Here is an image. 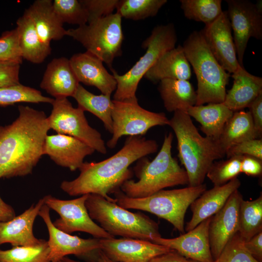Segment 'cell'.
Segmentation results:
<instances>
[{
	"label": "cell",
	"instance_id": "1",
	"mask_svg": "<svg viewBox=\"0 0 262 262\" xmlns=\"http://www.w3.org/2000/svg\"><path fill=\"white\" fill-rule=\"evenodd\" d=\"M18 111L14 122L0 126V178L31 174L44 155L48 117L28 106L19 105Z\"/></svg>",
	"mask_w": 262,
	"mask_h": 262
},
{
	"label": "cell",
	"instance_id": "2",
	"mask_svg": "<svg viewBox=\"0 0 262 262\" xmlns=\"http://www.w3.org/2000/svg\"><path fill=\"white\" fill-rule=\"evenodd\" d=\"M158 144L142 136H130L123 147L111 157L99 162H84L75 179L63 181L61 189L71 196L99 195L116 202L109 195L119 191L123 183L132 175L129 166L133 163L157 151Z\"/></svg>",
	"mask_w": 262,
	"mask_h": 262
},
{
	"label": "cell",
	"instance_id": "3",
	"mask_svg": "<svg viewBox=\"0 0 262 262\" xmlns=\"http://www.w3.org/2000/svg\"><path fill=\"white\" fill-rule=\"evenodd\" d=\"M168 125L177 138L178 157L187 173L188 186L203 184L212 164L225 156L218 141L202 136L183 111L174 112Z\"/></svg>",
	"mask_w": 262,
	"mask_h": 262
},
{
	"label": "cell",
	"instance_id": "4",
	"mask_svg": "<svg viewBox=\"0 0 262 262\" xmlns=\"http://www.w3.org/2000/svg\"><path fill=\"white\" fill-rule=\"evenodd\" d=\"M172 133L165 135L162 146L153 160L144 158L137 167V181L128 180L120 187L124 195L131 198L150 196L164 188L179 185H188L185 170L171 153Z\"/></svg>",
	"mask_w": 262,
	"mask_h": 262
},
{
	"label": "cell",
	"instance_id": "5",
	"mask_svg": "<svg viewBox=\"0 0 262 262\" xmlns=\"http://www.w3.org/2000/svg\"><path fill=\"white\" fill-rule=\"evenodd\" d=\"M182 47L197 79L196 105L223 103L230 75L214 57L200 31L192 32Z\"/></svg>",
	"mask_w": 262,
	"mask_h": 262
},
{
	"label": "cell",
	"instance_id": "6",
	"mask_svg": "<svg viewBox=\"0 0 262 262\" xmlns=\"http://www.w3.org/2000/svg\"><path fill=\"white\" fill-rule=\"evenodd\" d=\"M85 206L92 220L115 237L152 242L161 237L158 224L146 214L132 213L96 194H88Z\"/></svg>",
	"mask_w": 262,
	"mask_h": 262
},
{
	"label": "cell",
	"instance_id": "7",
	"mask_svg": "<svg viewBox=\"0 0 262 262\" xmlns=\"http://www.w3.org/2000/svg\"><path fill=\"white\" fill-rule=\"evenodd\" d=\"M206 190V184L173 190H162L144 198L126 196L120 191L116 194V204L126 209H136L150 213L170 223L184 233V216L192 203Z\"/></svg>",
	"mask_w": 262,
	"mask_h": 262
},
{
	"label": "cell",
	"instance_id": "8",
	"mask_svg": "<svg viewBox=\"0 0 262 262\" xmlns=\"http://www.w3.org/2000/svg\"><path fill=\"white\" fill-rule=\"evenodd\" d=\"M177 36L172 23L158 25L142 44L145 54L123 75L111 69L117 82L114 99L117 101L137 98L136 92L141 79L165 52L175 47Z\"/></svg>",
	"mask_w": 262,
	"mask_h": 262
},
{
	"label": "cell",
	"instance_id": "9",
	"mask_svg": "<svg viewBox=\"0 0 262 262\" xmlns=\"http://www.w3.org/2000/svg\"><path fill=\"white\" fill-rule=\"evenodd\" d=\"M122 17L118 13L97 19L76 29L66 31V35L80 42L112 69L115 58L122 54L124 39Z\"/></svg>",
	"mask_w": 262,
	"mask_h": 262
},
{
	"label": "cell",
	"instance_id": "10",
	"mask_svg": "<svg viewBox=\"0 0 262 262\" xmlns=\"http://www.w3.org/2000/svg\"><path fill=\"white\" fill-rule=\"evenodd\" d=\"M112 136L107 143L114 148L123 136H142L151 128L168 125L169 120L164 113H155L143 108L137 98L117 101L113 100Z\"/></svg>",
	"mask_w": 262,
	"mask_h": 262
},
{
	"label": "cell",
	"instance_id": "11",
	"mask_svg": "<svg viewBox=\"0 0 262 262\" xmlns=\"http://www.w3.org/2000/svg\"><path fill=\"white\" fill-rule=\"evenodd\" d=\"M51 104V113L48 117L50 129L76 138L102 154L107 153L100 133L89 125L84 111L74 108L67 98H55Z\"/></svg>",
	"mask_w": 262,
	"mask_h": 262
},
{
	"label": "cell",
	"instance_id": "12",
	"mask_svg": "<svg viewBox=\"0 0 262 262\" xmlns=\"http://www.w3.org/2000/svg\"><path fill=\"white\" fill-rule=\"evenodd\" d=\"M88 194L71 200H62L48 195L43 197L44 204L55 211L60 217L53 222L59 230L70 234L82 231L98 239L115 238L90 217L85 206Z\"/></svg>",
	"mask_w": 262,
	"mask_h": 262
},
{
	"label": "cell",
	"instance_id": "13",
	"mask_svg": "<svg viewBox=\"0 0 262 262\" xmlns=\"http://www.w3.org/2000/svg\"><path fill=\"white\" fill-rule=\"evenodd\" d=\"M226 1L237 59L240 66H244V56L249 39H262V7L246 0Z\"/></svg>",
	"mask_w": 262,
	"mask_h": 262
},
{
	"label": "cell",
	"instance_id": "14",
	"mask_svg": "<svg viewBox=\"0 0 262 262\" xmlns=\"http://www.w3.org/2000/svg\"><path fill=\"white\" fill-rule=\"evenodd\" d=\"M49 211L50 209L44 204L38 215L42 218L48 230L50 262H59L70 254L87 259L88 262H96L100 250V239H83L59 230L54 226Z\"/></svg>",
	"mask_w": 262,
	"mask_h": 262
},
{
	"label": "cell",
	"instance_id": "15",
	"mask_svg": "<svg viewBox=\"0 0 262 262\" xmlns=\"http://www.w3.org/2000/svg\"><path fill=\"white\" fill-rule=\"evenodd\" d=\"M231 28L227 12L223 11L200 32L211 52L229 73H233L240 65L238 62Z\"/></svg>",
	"mask_w": 262,
	"mask_h": 262
},
{
	"label": "cell",
	"instance_id": "16",
	"mask_svg": "<svg viewBox=\"0 0 262 262\" xmlns=\"http://www.w3.org/2000/svg\"><path fill=\"white\" fill-rule=\"evenodd\" d=\"M242 198L238 190H235L222 208L212 217L209 227V240L213 261L239 231V205Z\"/></svg>",
	"mask_w": 262,
	"mask_h": 262
},
{
	"label": "cell",
	"instance_id": "17",
	"mask_svg": "<svg viewBox=\"0 0 262 262\" xmlns=\"http://www.w3.org/2000/svg\"><path fill=\"white\" fill-rule=\"evenodd\" d=\"M100 250L115 262H148L172 249L150 241L130 238L100 239Z\"/></svg>",
	"mask_w": 262,
	"mask_h": 262
},
{
	"label": "cell",
	"instance_id": "18",
	"mask_svg": "<svg viewBox=\"0 0 262 262\" xmlns=\"http://www.w3.org/2000/svg\"><path fill=\"white\" fill-rule=\"evenodd\" d=\"M212 217L179 237L170 239L160 237L151 242L174 250L187 259L213 262L209 240V227Z\"/></svg>",
	"mask_w": 262,
	"mask_h": 262
},
{
	"label": "cell",
	"instance_id": "19",
	"mask_svg": "<svg viewBox=\"0 0 262 262\" xmlns=\"http://www.w3.org/2000/svg\"><path fill=\"white\" fill-rule=\"evenodd\" d=\"M94 151L89 146L76 138L58 133L47 136L44 155H48L57 165L75 171L82 165L85 157Z\"/></svg>",
	"mask_w": 262,
	"mask_h": 262
},
{
	"label": "cell",
	"instance_id": "20",
	"mask_svg": "<svg viewBox=\"0 0 262 262\" xmlns=\"http://www.w3.org/2000/svg\"><path fill=\"white\" fill-rule=\"evenodd\" d=\"M69 62L79 82L94 86L106 95L111 96L115 91L116 81L98 57L86 51L74 54Z\"/></svg>",
	"mask_w": 262,
	"mask_h": 262
},
{
	"label": "cell",
	"instance_id": "21",
	"mask_svg": "<svg viewBox=\"0 0 262 262\" xmlns=\"http://www.w3.org/2000/svg\"><path fill=\"white\" fill-rule=\"evenodd\" d=\"M44 204L43 198L20 215L6 222H0V246L10 243L13 246L38 245L42 239L35 237L33 226L35 219Z\"/></svg>",
	"mask_w": 262,
	"mask_h": 262
},
{
	"label": "cell",
	"instance_id": "22",
	"mask_svg": "<svg viewBox=\"0 0 262 262\" xmlns=\"http://www.w3.org/2000/svg\"><path fill=\"white\" fill-rule=\"evenodd\" d=\"M240 186V180L235 178L224 185L214 186L209 190H206L190 206L193 213L191 219L186 224V230L190 231L203 220L217 213Z\"/></svg>",
	"mask_w": 262,
	"mask_h": 262
},
{
	"label": "cell",
	"instance_id": "23",
	"mask_svg": "<svg viewBox=\"0 0 262 262\" xmlns=\"http://www.w3.org/2000/svg\"><path fill=\"white\" fill-rule=\"evenodd\" d=\"M79 84L69 59L62 57L48 64L40 86L55 98L72 97Z\"/></svg>",
	"mask_w": 262,
	"mask_h": 262
},
{
	"label": "cell",
	"instance_id": "24",
	"mask_svg": "<svg viewBox=\"0 0 262 262\" xmlns=\"http://www.w3.org/2000/svg\"><path fill=\"white\" fill-rule=\"evenodd\" d=\"M231 77L233 85L226 92L223 103L233 112L241 111L262 93V78L249 73L240 65Z\"/></svg>",
	"mask_w": 262,
	"mask_h": 262
},
{
	"label": "cell",
	"instance_id": "25",
	"mask_svg": "<svg viewBox=\"0 0 262 262\" xmlns=\"http://www.w3.org/2000/svg\"><path fill=\"white\" fill-rule=\"evenodd\" d=\"M33 20L37 33L45 44L66 35L63 23L55 12L51 0H36L25 10Z\"/></svg>",
	"mask_w": 262,
	"mask_h": 262
},
{
	"label": "cell",
	"instance_id": "26",
	"mask_svg": "<svg viewBox=\"0 0 262 262\" xmlns=\"http://www.w3.org/2000/svg\"><path fill=\"white\" fill-rule=\"evenodd\" d=\"M192 75L190 64L182 46L179 45L164 53L144 77L153 82L165 79L188 80Z\"/></svg>",
	"mask_w": 262,
	"mask_h": 262
},
{
	"label": "cell",
	"instance_id": "27",
	"mask_svg": "<svg viewBox=\"0 0 262 262\" xmlns=\"http://www.w3.org/2000/svg\"><path fill=\"white\" fill-rule=\"evenodd\" d=\"M16 23L19 46L23 59L34 64L43 62L51 53V47L40 39L33 20L26 10Z\"/></svg>",
	"mask_w": 262,
	"mask_h": 262
},
{
	"label": "cell",
	"instance_id": "28",
	"mask_svg": "<svg viewBox=\"0 0 262 262\" xmlns=\"http://www.w3.org/2000/svg\"><path fill=\"white\" fill-rule=\"evenodd\" d=\"M186 113L199 123L200 129L206 136L218 141L234 112L223 102L195 105L189 108Z\"/></svg>",
	"mask_w": 262,
	"mask_h": 262
},
{
	"label": "cell",
	"instance_id": "29",
	"mask_svg": "<svg viewBox=\"0 0 262 262\" xmlns=\"http://www.w3.org/2000/svg\"><path fill=\"white\" fill-rule=\"evenodd\" d=\"M158 90L164 107L169 112H187L196 105V91L188 80L164 79L160 81Z\"/></svg>",
	"mask_w": 262,
	"mask_h": 262
},
{
	"label": "cell",
	"instance_id": "30",
	"mask_svg": "<svg viewBox=\"0 0 262 262\" xmlns=\"http://www.w3.org/2000/svg\"><path fill=\"white\" fill-rule=\"evenodd\" d=\"M258 138L250 112L241 110L234 112L227 122L218 142L226 155V151L231 146Z\"/></svg>",
	"mask_w": 262,
	"mask_h": 262
},
{
	"label": "cell",
	"instance_id": "31",
	"mask_svg": "<svg viewBox=\"0 0 262 262\" xmlns=\"http://www.w3.org/2000/svg\"><path fill=\"white\" fill-rule=\"evenodd\" d=\"M72 97L77 102L78 107L83 111L91 113L98 117L103 122L105 129L112 133L113 103L111 96L95 95L87 90L80 83Z\"/></svg>",
	"mask_w": 262,
	"mask_h": 262
},
{
	"label": "cell",
	"instance_id": "32",
	"mask_svg": "<svg viewBox=\"0 0 262 262\" xmlns=\"http://www.w3.org/2000/svg\"><path fill=\"white\" fill-rule=\"evenodd\" d=\"M262 231V194L256 199H241L239 211V231L245 242Z\"/></svg>",
	"mask_w": 262,
	"mask_h": 262
},
{
	"label": "cell",
	"instance_id": "33",
	"mask_svg": "<svg viewBox=\"0 0 262 262\" xmlns=\"http://www.w3.org/2000/svg\"><path fill=\"white\" fill-rule=\"evenodd\" d=\"M180 7L188 19L205 25L215 20L222 13L221 0H180Z\"/></svg>",
	"mask_w": 262,
	"mask_h": 262
},
{
	"label": "cell",
	"instance_id": "34",
	"mask_svg": "<svg viewBox=\"0 0 262 262\" xmlns=\"http://www.w3.org/2000/svg\"><path fill=\"white\" fill-rule=\"evenodd\" d=\"M49 252L48 241L42 239L40 244L35 246L0 249V262H50Z\"/></svg>",
	"mask_w": 262,
	"mask_h": 262
},
{
	"label": "cell",
	"instance_id": "35",
	"mask_svg": "<svg viewBox=\"0 0 262 262\" xmlns=\"http://www.w3.org/2000/svg\"><path fill=\"white\" fill-rule=\"evenodd\" d=\"M166 0H119L116 12L122 17L138 20L156 16Z\"/></svg>",
	"mask_w": 262,
	"mask_h": 262
},
{
	"label": "cell",
	"instance_id": "36",
	"mask_svg": "<svg viewBox=\"0 0 262 262\" xmlns=\"http://www.w3.org/2000/svg\"><path fill=\"white\" fill-rule=\"evenodd\" d=\"M53 100V98L44 96L39 90L20 83L0 87V106H2L19 102L52 104Z\"/></svg>",
	"mask_w": 262,
	"mask_h": 262
},
{
	"label": "cell",
	"instance_id": "37",
	"mask_svg": "<svg viewBox=\"0 0 262 262\" xmlns=\"http://www.w3.org/2000/svg\"><path fill=\"white\" fill-rule=\"evenodd\" d=\"M242 155H234L226 160L214 162L210 166L206 177L214 186L224 185L241 173Z\"/></svg>",
	"mask_w": 262,
	"mask_h": 262
},
{
	"label": "cell",
	"instance_id": "38",
	"mask_svg": "<svg viewBox=\"0 0 262 262\" xmlns=\"http://www.w3.org/2000/svg\"><path fill=\"white\" fill-rule=\"evenodd\" d=\"M54 10L60 21L81 26L87 24L88 14L80 0H54Z\"/></svg>",
	"mask_w": 262,
	"mask_h": 262
},
{
	"label": "cell",
	"instance_id": "39",
	"mask_svg": "<svg viewBox=\"0 0 262 262\" xmlns=\"http://www.w3.org/2000/svg\"><path fill=\"white\" fill-rule=\"evenodd\" d=\"M213 262H259L247 251L245 241L237 233Z\"/></svg>",
	"mask_w": 262,
	"mask_h": 262
},
{
	"label": "cell",
	"instance_id": "40",
	"mask_svg": "<svg viewBox=\"0 0 262 262\" xmlns=\"http://www.w3.org/2000/svg\"><path fill=\"white\" fill-rule=\"evenodd\" d=\"M22 60L16 28L3 33L0 36V62L12 61L21 64Z\"/></svg>",
	"mask_w": 262,
	"mask_h": 262
},
{
	"label": "cell",
	"instance_id": "41",
	"mask_svg": "<svg viewBox=\"0 0 262 262\" xmlns=\"http://www.w3.org/2000/svg\"><path fill=\"white\" fill-rule=\"evenodd\" d=\"M88 16V23L113 14L119 0H80Z\"/></svg>",
	"mask_w": 262,
	"mask_h": 262
},
{
	"label": "cell",
	"instance_id": "42",
	"mask_svg": "<svg viewBox=\"0 0 262 262\" xmlns=\"http://www.w3.org/2000/svg\"><path fill=\"white\" fill-rule=\"evenodd\" d=\"M234 155H249L262 160V139H250L236 144L226 152L227 158Z\"/></svg>",
	"mask_w": 262,
	"mask_h": 262
},
{
	"label": "cell",
	"instance_id": "43",
	"mask_svg": "<svg viewBox=\"0 0 262 262\" xmlns=\"http://www.w3.org/2000/svg\"><path fill=\"white\" fill-rule=\"evenodd\" d=\"M20 64L15 62H0V87L20 84Z\"/></svg>",
	"mask_w": 262,
	"mask_h": 262
},
{
	"label": "cell",
	"instance_id": "44",
	"mask_svg": "<svg viewBox=\"0 0 262 262\" xmlns=\"http://www.w3.org/2000/svg\"><path fill=\"white\" fill-rule=\"evenodd\" d=\"M241 173L248 176L260 177L262 173V160L249 155H242Z\"/></svg>",
	"mask_w": 262,
	"mask_h": 262
},
{
	"label": "cell",
	"instance_id": "45",
	"mask_svg": "<svg viewBox=\"0 0 262 262\" xmlns=\"http://www.w3.org/2000/svg\"><path fill=\"white\" fill-rule=\"evenodd\" d=\"M254 127L260 138L262 133V93L260 94L248 106Z\"/></svg>",
	"mask_w": 262,
	"mask_h": 262
},
{
	"label": "cell",
	"instance_id": "46",
	"mask_svg": "<svg viewBox=\"0 0 262 262\" xmlns=\"http://www.w3.org/2000/svg\"><path fill=\"white\" fill-rule=\"evenodd\" d=\"M247 251L258 262H262V231L245 242Z\"/></svg>",
	"mask_w": 262,
	"mask_h": 262
},
{
	"label": "cell",
	"instance_id": "47",
	"mask_svg": "<svg viewBox=\"0 0 262 262\" xmlns=\"http://www.w3.org/2000/svg\"><path fill=\"white\" fill-rule=\"evenodd\" d=\"M148 262H187V259L177 251L172 249L154 257Z\"/></svg>",
	"mask_w": 262,
	"mask_h": 262
},
{
	"label": "cell",
	"instance_id": "48",
	"mask_svg": "<svg viewBox=\"0 0 262 262\" xmlns=\"http://www.w3.org/2000/svg\"><path fill=\"white\" fill-rule=\"evenodd\" d=\"M16 216L14 208L5 203L0 196V222H6Z\"/></svg>",
	"mask_w": 262,
	"mask_h": 262
},
{
	"label": "cell",
	"instance_id": "49",
	"mask_svg": "<svg viewBox=\"0 0 262 262\" xmlns=\"http://www.w3.org/2000/svg\"><path fill=\"white\" fill-rule=\"evenodd\" d=\"M59 262H82L78 261H75L67 257H65L61 259ZM95 262H115L107 257L105 254L100 250L98 258L97 261Z\"/></svg>",
	"mask_w": 262,
	"mask_h": 262
},
{
	"label": "cell",
	"instance_id": "50",
	"mask_svg": "<svg viewBox=\"0 0 262 262\" xmlns=\"http://www.w3.org/2000/svg\"><path fill=\"white\" fill-rule=\"evenodd\" d=\"M187 262H201L190 260V259H187Z\"/></svg>",
	"mask_w": 262,
	"mask_h": 262
}]
</instances>
